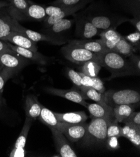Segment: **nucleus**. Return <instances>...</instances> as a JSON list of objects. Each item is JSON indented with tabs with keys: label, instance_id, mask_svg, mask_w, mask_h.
Wrapping results in <instances>:
<instances>
[{
	"label": "nucleus",
	"instance_id": "1",
	"mask_svg": "<svg viewBox=\"0 0 140 157\" xmlns=\"http://www.w3.org/2000/svg\"><path fill=\"white\" fill-rule=\"evenodd\" d=\"M98 61L111 73V78L128 75H139L128 59L114 52L107 51L98 54Z\"/></svg>",
	"mask_w": 140,
	"mask_h": 157
},
{
	"label": "nucleus",
	"instance_id": "2",
	"mask_svg": "<svg viewBox=\"0 0 140 157\" xmlns=\"http://www.w3.org/2000/svg\"><path fill=\"white\" fill-rule=\"evenodd\" d=\"M112 121L104 118H92L87 124L86 134L82 141V145H102L107 141V128L109 122Z\"/></svg>",
	"mask_w": 140,
	"mask_h": 157
},
{
	"label": "nucleus",
	"instance_id": "3",
	"mask_svg": "<svg viewBox=\"0 0 140 157\" xmlns=\"http://www.w3.org/2000/svg\"><path fill=\"white\" fill-rule=\"evenodd\" d=\"M104 96L106 104L113 108L121 105H136L140 101L139 93L133 90L106 91Z\"/></svg>",
	"mask_w": 140,
	"mask_h": 157
},
{
	"label": "nucleus",
	"instance_id": "4",
	"mask_svg": "<svg viewBox=\"0 0 140 157\" xmlns=\"http://www.w3.org/2000/svg\"><path fill=\"white\" fill-rule=\"evenodd\" d=\"M61 52L67 59L81 65L89 60L98 61V54L90 52L70 43L62 47Z\"/></svg>",
	"mask_w": 140,
	"mask_h": 157
},
{
	"label": "nucleus",
	"instance_id": "5",
	"mask_svg": "<svg viewBox=\"0 0 140 157\" xmlns=\"http://www.w3.org/2000/svg\"><path fill=\"white\" fill-rule=\"evenodd\" d=\"M88 20L99 31H104L109 29H115L124 22L130 19L119 16H112L105 14H89L86 16Z\"/></svg>",
	"mask_w": 140,
	"mask_h": 157
},
{
	"label": "nucleus",
	"instance_id": "6",
	"mask_svg": "<svg viewBox=\"0 0 140 157\" xmlns=\"http://www.w3.org/2000/svg\"><path fill=\"white\" fill-rule=\"evenodd\" d=\"M0 63L3 67L17 73L28 65V59L9 48L0 53Z\"/></svg>",
	"mask_w": 140,
	"mask_h": 157
},
{
	"label": "nucleus",
	"instance_id": "7",
	"mask_svg": "<svg viewBox=\"0 0 140 157\" xmlns=\"http://www.w3.org/2000/svg\"><path fill=\"white\" fill-rule=\"evenodd\" d=\"M12 26L13 31H16V32L22 33L28 38L35 43H37L38 41H46L51 44L60 45L63 44L66 42V41L57 39L53 36H50L43 33H40L36 32L35 31L27 29L22 26L17 20H15L14 18L13 20Z\"/></svg>",
	"mask_w": 140,
	"mask_h": 157
},
{
	"label": "nucleus",
	"instance_id": "8",
	"mask_svg": "<svg viewBox=\"0 0 140 157\" xmlns=\"http://www.w3.org/2000/svg\"><path fill=\"white\" fill-rule=\"evenodd\" d=\"M87 124L86 122L77 124L60 122L58 130L71 142H77L85 137Z\"/></svg>",
	"mask_w": 140,
	"mask_h": 157
},
{
	"label": "nucleus",
	"instance_id": "9",
	"mask_svg": "<svg viewBox=\"0 0 140 157\" xmlns=\"http://www.w3.org/2000/svg\"><path fill=\"white\" fill-rule=\"evenodd\" d=\"M57 151L62 157H77V154L71 147L66 136L60 130L55 128H50Z\"/></svg>",
	"mask_w": 140,
	"mask_h": 157
},
{
	"label": "nucleus",
	"instance_id": "10",
	"mask_svg": "<svg viewBox=\"0 0 140 157\" xmlns=\"http://www.w3.org/2000/svg\"><path fill=\"white\" fill-rule=\"evenodd\" d=\"M33 120L28 117H26L25 123L22 129V131L18 137L16 143L10 154L11 157H23L25 155V147L28 132L32 126Z\"/></svg>",
	"mask_w": 140,
	"mask_h": 157
},
{
	"label": "nucleus",
	"instance_id": "11",
	"mask_svg": "<svg viewBox=\"0 0 140 157\" xmlns=\"http://www.w3.org/2000/svg\"><path fill=\"white\" fill-rule=\"evenodd\" d=\"M98 30L86 17H81L76 21L75 35L82 39H90L97 35Z\"/></svg>",
	"mask_w": 140,
	"mask_h": 157
},
{
	"label": "nucleus",
	"instance_id": "12",
	"mask_svg": "<svg viewBox=\"0 0 140 157\" xmlns=\"http://www.w3.org/2000/svg\"><path fill=\"white\" fill-rule=\"evenodd\" d=\"M87 108L92 118H104L112 121H116L113 108L106 103H88Z\"/></svg>",
	"mask_w": 140,
	"mask_h": 157
},
{
	"label": "nucleus",
	"instance_id": "13",
	"mask_svg": "<svg viewBox=\"0 0 140 157\" xmlns=\"http://www.w3.org/2000/svg\"><path fill=\"white\" fill-rule=\"evenodd\" d=\"M45 91L52 95L64 98L71 101L79 103L82 106L87 108L88 103L86 101L81 92L75 90H61L54 88H47Z\"/></svg>",
	"mask_w": 140,
	"mask_h": 157
},
{
	"label": "nucleus",
	"instance_id": "14",
	"mask_svg": "<svg viewBox=\"0 0 140 157\" xmlns=\"http://www.w3.org/2000/svg\"><path fill=\"white\" fill-rule=\"evenodd\" d=\"M1 40L11 43L14 45L21 47V48L28 49L34 52H37L38 50L37 43L30 40L23 34L16 32V31H11L6 36L2 38Z\"/></svg>",
	"mask_w": 140,
	"mask_h": 157
},
{
	"label": "nucleus",
	"instance_id": "15",
	"mask_svg": "<svg viewBox=\"0 0 140 157\" xmlns=\"http://www.w3.org/2000/svg\"><path fill=\"white\" fill-rule=\"evenodd\" d=\"M73 23V20H69L66 18L62 19L56 22L51 26L47 28H45L43 30V34L53 36L55 38L60 39L62 40H64L62 38V35L66 33L68 30H69L72 28Z\"/></svg>",
	"mask_w": 140,
	"mask_h": 157
},
{
	"label": "nucleus",
	"instance_id": "16",
	"mask_svg": "<svg viewBox=\"0 0 140 157\" xmlns=\"http://www.w3.org/2000/svg\"><path fill=\"white\" fill-rule=\"evenodd\" d=\"M8 42V41H7ZM9 48L13 51L21 55L22 56L26 58L28 60L33 61L37 63L40 65H46L48 62V58L43 55L38 53V52H34L28 49L21 48V47L14 45L8 42Z\"/></svg>",
	"mask_w": 140,
	"mask_h": 157
},
{
	"label": "nucleus",
	"instance_id": "17",
	"mask_svg": "<svg viewBox=\"0 0 140 157\" xmlns=\"http://www.w3.org/2000/svg\"><path fill=\"white\" fill-rule=\"evenodd\" d=\"M69 43L81 47L82 48L98 55L105 52H107L106 50L104 45L101 39L95 40L87 39L74 40L69 41Z\"/></svg>",
	"mask_w": 140,
	"mask_h": 157
},
{
	"label": "nucleus",
	"instance_id": "18",
	"mask_svg": "<svg viewBox=\"0 0 140 157\" xmlns=\"http://www.w3.org/2000/svg\"><path fill=\"white\" fill-rule=\"evenodd\" d=\"M8 10L11 17L18 21L23 20V16L30 6L27 0H8Z\"/></svg>",
	"mask_w": 140,
	"mask_h": 157
},
{
	"label": "nucleus",
	"instance_id": "19",
	"mask_svg": "<svg viewBox=\"0 0 140 157\" xmlns=\"http://www.w3.org/2000/svg\"><path fill=\"white\" fill-rule=\"evenodd\" d=\"M42 105L38 102L37 98L32 95H28L25 100V110L26 117L32 120L38 118Z\"/></svg>",
	"mask_w": 140,
	"mask_h": 157
},
{
	"label": "nucleus",
	"instance_id": "20",
	"mask_svg": "<svg viewBox=\"0 0 140 157\" xmlns=\"http://www.w3.org/2000/svg\"><path fill=\"white\" fill-rule=\"evenodd\" d=\"M100 36L106 50L111 52L113 51L116 43L122 37L115 29H109L101 31Z\"/></svg>",
	"mask_w": 140,
	"mask_h": 157
},
{
	"label": "nucleus",
	"instance_id": "21",
	"mask_svg": "<svg viewBox=\"0 0 140 157\" xmlns=\"http://www.w3.org/2000/svg\"><path fill=\"white\" fill-rule=\"evenodd\" d=\"M57 120L59 122H64L71 124L84 123L87 120V116L84 112H76L66 113L54 112Z\"/></svg>",
	"mask_w": 140,
	"mask_h": 157
},
{
	"label": "nucleus",
	"instance_id": "22",
	"mask_svg": "<svg viewBox=\"0 0 140 157\" xmlns=\"http://www.w3.org/2000/svg\"><path fill=\"white\" fill-rule=\"evenodd\" d=\"M8 7L0 10V39L6 36L13 31V18L10 14Z\"/></svg>",
	"mask_w": 140,
	"mask_h": 157
},
{
	"label": "nucleus",
	"instance_id": "23",
	"mask_svg": "<svg viewBox=\"0 0 140 157\" xmlns=\"http://www.w3.org/2000/svg\"><path fill=\"white\" fill-rule=\"evenodd\" d=\"M47 15L45 12V7L38 5H30L23 16V20L43 21Z\"/></svg>",
	"mask_w": 140,
	"mask_h": 157
},
{
	"label": "nucleus",
	"instance_id": "24",
	"mask_svg": "<svg viewBox=\"0 0 140 157\" xmlns=\"http://www.w3.org/2000/svg\"><path fill=\"white\" fill-rule=\"evenodd\" d=\"M135 105H121L113 108L114 117L118 123H122L135 109Z\"/></svg>",
	"mask_w": 140,
	"mask_h": 157
},
{
	"label": "nucleus",
	"instance_id": "25",
	"mask_svg": "<svg viewBox=\"0 0 140 157\" xmlns=\"http://www.w3.org/2000/svg\"><path fill=\"white\" fill-rule=\"evenodd\" d=\"M40 120L49 128H55L58 129L60 122L57 120L54 113L50 109L42 106L40 115L38 117Z\"/></svg>",
	"mask_w": 140,
	"mask_h": 157
},
{
	"label": "nucleus",
	"instance_id": "26",
	"mask_svg": "<svg viewBox=\"0 0 140 157\" xmlns=\"http://www.w3.org/2000/svg\"><path fill=\"white\" fill-rule=\"evenodd\" d=\"M136 50L134 47L124 38V36H122L121 39L116 43L113 52L126 58H128L130 55L134 53Z\"/></svg>",
	"mask_w": 140,
	"mask_h": 157
},
{
	"label": "nucleus",
	"instance_id": "27",
	"mask_svg": "<svg viewBox=\"0 0 140 157\" xmlns=\"http://www.w3.org/2000/svg\"><path fill=\"white\" fill-rule=\"evenodd\" d=\"M121 136L128 139L136 147L139 148L140 146V129L128 125L122 128Z\"/></svg>",
	"mask_w": 140,
	"mask_h": 157
},
{
	"label": "nucleus",
	"instance_id": "28",
	"mask_svg": "<svg viewBox=\"0 0 140 157\" xmlns=\"http://www.w3.org/2000/svg\"><path fill=\"white\" fill-rule=\"evenodd\" d=\"M80 90L85 100L89 99L95 101L96 103H106L104 100V93L98 91L96 90L92 87H86L82 86L80 88Z\"/></svg>",
	"mask_w": 140,
	"mask_h": 157
},
{
	"label": "nucleus",
	"instance_id": "29",
	"mask_svg": "<svg viewBox=\"0 0 140 157\" xmlns=\"http://www.w3.org/2000/svg\"><path fill=\"white\" fill-rule=\"evenodd\" d=\"M102 67L96 60H89L81 65V72L92 78L97 77Z\"/></svg>",
	"mask_w": 140,
	"mask_h": 157
},
{
	"label": "nucleus",
	"instance_id": "30",
	"mask_svg": "<svg viewBox=\"0 0 140 157\" xmlns=\"http://www.w3.org/2000/svg\"><path fill=\"white\" fill-rule=\"evenodd\" d=\"M122 127L118 124L116 121L109 122L107 128V139L111 138H119L121 136Z\"/></svg>",
	"mask_w": 140,
	"mask_h": 157
},
{
	"label": "nucleus",
	"instance_id": "31",
	"mask_svg": "<svg viewBox=\"0 0 140 157\" xmlns=\"http://www.w3.org/2000/svg\"><path fill=\"white\" fill-rule=\"evenodd\" d=\"M123 6L131 11L133 17L140 16V0H121Z\"/></svg>",
	"mask_w": 140,
	"mask_h": 157
},
{
	"label": "nucleus",
	"instance_id": "32",
	"mask_svg": "<svg viewBox=\"0 0 140 157\" xmlns=\"http://www.w3.org/2000/svg\"><path fill=\"white\" fill-rule=\"evenodd\" d=\"M16 74L17 73L14 71L6 67H3V68L0 70V93L2 94L6 82Z\"/></svg>",
	"mask_w": 140,
	"mask_h": 157
},
{
	"label": "nucleus",
	"instance_id": "33",
	"mask_svg": "<svg viewBox=\"0 0 140 157\" xmlns=\"http://www.w3.org/2000/svg\"><path fill=\"white\" fill-rule=\"evenodd\" d=\"M122 123L128 126L140 129V112H133Z\"/></svg>",
	"mask_w": 140,
	"mask_h": 157
},
{
	"label": "nucleus",
	"instance_id": "34",
	"mask_svg": "<svg viewBox=\"0 0 140 157\" xmlns=\"http://www.w3.org/2000/svg\"><path fill=\"white\" fill-rule=\"evenodd\" d=\"M92 0H55L52 3L54 6H75L80 4L87 5Z\"/></svg>",
	"mask_w": 140,
	"mask_h": 157
},
{
	"label": "nucleus",
	"instance_id": "35",
	"mask_svg": "<svg viewBox=\"0 0 140 157\" xmlns=\"http://www.w3.org/2000/svg\"><path fill=\"white\" fill-rule=\"evenodd\" d=\"M67 75L69 79L74 83V84L78 88L82 86V77L79 72H77L72 69L67 70Z\"/></svg>",
	"mask_w": 140,
	"mask_h": 157
},
{
	"label": "nucleus",
	"instance_id": "36",
	"mask_svg": "<svg viewBox=\"0 0 140 157\" xmlns=\"http://www.w3.org/2000/svg\"><path fill=\"white\" fill-rule=\"evenodd\" d=\"M131 44H132L136 49V47L139 48L140 44V32L136 31L134 33L128 35L126 36H124Z\"/></svg>",
	"mask_w": 140,
	"mask_h": 157
},
{
	"label": "nucleus",
	"instance_id": "37",
	"mask_svg": "<svg viewBox=\"0 0 140 157\" xmlns=\"http://www.w3.org/2000/svg\"><path fill=\"white\" fill-rule=\"evenodd\" d=\"M92 79H93V85L92 88L98 91L101 93H104V92L106 91V88L104 87V85L102 80L99 79V78H98V76L92 78Z\"/></svg>",
	"mask_w": 140,
	"mask_h": 157
},
{
	"label": "nucleus",
	"instance_id": "38",
	"mask_svg": "<svg viewBox=\"0 0 140 157\" xmlns=\"http://www.w3.org/2000/svg\"><path fill=\"white\" fill-rule=\"evenodd\" d=\"M129 61H130L134 68L140 73V56L135 53L132 54L129 57Z\"/></svg>",
	"mask_w": 140,
	"mask_h": 157
},
{
	"label": "nucleus",
	"instance_id": "39",
	"mask_svg": "<svg viewBox=\"0 0 140 157\" xmlns=\"http://www.w3.org/2000/svg\"><path fill=\"white\" fill-rule=\"evenodd\" d=\"M82 77V85L86 87H92L93 85V79L92 77L87 76L81 72H79Z\"/></svg>",
	"mask_w": 140,
	"mask_h": 157
},
{
	"label": "nucleus",
	"instance_id": "40",
	"mask_svg": "<svg viewBox=\"0 0 140 157\" xmlns=\"http://www.w3.org/2000/svg\"><path fill=\"white\" fill-rule=\"evenodd\" d=\"M129 21L135 27L138 32H140V16H135L133 18L129 20Z\"/></svg>",
	"mask_w": 140,
	"mask_h": 157
},
{
	"label": "nucleus",
	"instance_id": "41",
	"mask_svg": "<svg viewBox=\"0 0 140 157\" xmlns=\"http://www.w3.org/2000/svg\"><path fill=\"white\" fill-rule=\"evenodd\" d=\"M9 48H10L8 44V42L0 39V53L6 51Z\"/></svg>",
	"mask_w": 140,
	"mask_h": 157
},
{
	"label": "nucleus",
	"instance_id": "42",
	"mask_svg": "<svg viewBox=\"0 0 140 157\" xmlns=\"http://www.w3.org/2000/svg\"><path fill=\"white\" fill-rule=\"evenodd\" d=\"M9 6V2H7L6 0L5 1H0V10H2L4 8H6Z\"/></svg>",
	"mask_w": 140,
	"mask_h": 157
},
{
	"label": "nucleus",
	"instance_id": "43",
	"mask_svg": "<svg viewBox=\"0 0 140 157\" xmlns=\"http://www.w3.org/2000/svg\"><path fill=\"white\" fill-rule=\"evenodd\" d=\"M2 103V93H0V105Z\"/></svg>",
	"mask_w": 140,
	"mask_h": 157
},
{
	"label": "nucleus",
	"instance_id": "44",
	"mask_svg": "<svg viewBox=\"0 0 140 157\" xmlns=\"http://www.w3.org/2000/svg\"><path fill=\"white\" fill-rule=\"evenodd\" d=\"M2 68H3V66H2V65L1 64V63H0V70H1Z\"/></svg>",
	"mask_w": 140,
	"mask_h": 157
},
{
	"label": "nucleus",
	"instance_id": "45",
	"mask_svg": "<svg viewBox=\"0 0 140 157\" xmlns=\"http://www.w3.org/2000/svg\"><path fill=\"white\" fill-rule=\"evenodd\" d=\"M6 1H7V2H8V0H6Z\"/></svg>",
	"mask_w": 140,
	"mask_h": 157
}]
</instances>
